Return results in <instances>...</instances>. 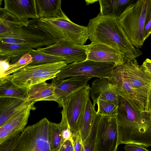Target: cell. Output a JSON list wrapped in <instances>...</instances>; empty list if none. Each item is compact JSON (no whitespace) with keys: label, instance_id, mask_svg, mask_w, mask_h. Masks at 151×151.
Here are the masks:
<instances>
[{"label":"cell","instance_id":"12","mask_svg":"<svg viewBox=\"0 0 151 151\" xmlns=\"http://www.w3.org/2000/svg\"><path fill=\"white\" fill-rule=\"evenodd\" d=\"M92 78L86 76H75L67 79H52L51 84L54 88L55 93L58 106H63L64 101L73 93L87 84Z\"/></svg>","mask_w":151,"mask_h":151},{"label":"cell","instance_id":"8","mask_svg":"<svg viewBox=\"0 0 151 151\" xmlns=\"http://www.w3.org/2000/svg\"><path fill=\"white\" fill-rule=\"evenodd\" d=\"M98 114L99 120L95 151H117L119 145L116 116Z\"/></svg>","mask_w":151,"mask_h":151},{"label":"cell","instance_id":"26","mask_svg":"<svg viewBox=\"0 0 151 151\" xmlns=\"http://www.w3.org/2000/svg\"><path fill=\"white\" fill-rule=\"evenodd\" d=\"M98 120V115L96 113L90 132L86 139L82 142L81 151H95Z\"/></svg>","mask_w":151,"mask_h":151},{"label":"cell","instance_id":"2","mask_svg":"<svg viewBox=\"0 0 151 151\" xmlns=\"http://www.w3.org/2000/svg\"><path fill=\"white\" fill-rule=\"evenodd\" d=\"M88 39L102 43L121 52L125 58L135 59L142 54L132 44L119 18L102 15L99 13L90 19L87 25Z\"/></svg>","mask_w":151,"mask_h":151},{"label":"cell","instance_id":"15","mask_svg":"<svg viewBox=\"0 0 151 151\" xmlns=\"http://www.w3.org/2000/svg\"><path fill=\"white\" fill-rule=\"evenodd\" d=\"M3 9L19 21L38 19L35 0H4Z\"/></svg>","mask_w":151,"mask_h":151},{"label":"cell","instance_id":"7","mask_svg":"<svg viewBox=\"0 0 151 151\" xmlns=\"http://www.w3.org/2000/svg\"><path fill=\"white\" fill-rule=\"evenodd\" d=\"M91 88L89 85L74 92L63 102L70 130L74 135L79 132L80 126L87 101Z\"/></svg>","mask_w":151,"mask_h":151},{"label":"cell","instance_id":"34","mask_svg":"<svg viewBox=\"0 0 151 151\" xmlns=\"http://www.w3.org/2000/svg\"><path fill=\"white\" fill-rule=\"evenodd\" d=\"M74 149L75 151H81L82 141L79 132L73 135L72 138Z\"/></svg>","mask_w":151,"mask_h":151},{"label":"cell","instance_id":"6","mask_svg":"<svg viewBox=\"0 0 151 151\" xmlns=\"http://www.w3.org/2000/svg\"><path fill=\"white\" fill-rule=\"evenodd\" d=\"M117 65L114 63L85 60L67 65L56 75L58 80L75 76H86L110 79Z\"/></svg>","mask_w":151,"mask_h":151},{"label":"cell","instance_id":"30","mask_svg":"<svg viewBox=\"0 0 151 151\" xmlns=\"http://www.w3.org/2000/svg\"><path fill=\"white\" fill-rule=\"evenodd\" d=\"M62 118L60 122V126L61 136V145L66 140H72L73 134L70 130L66 115L65 109L61 112Z\"/></svg>","mask_w":151,"mask_h":151},{"label":"cell","instance_id":"38","mask_svg":"<svg viewBox=\"0 0 151 151\" xmlns=\"http://www.w3.org/2000/svg\"><path fill=\"white\" fill-rule=\"evenodd\" d=\"M0 42L9 44H23L27 43L23 40L13 38L0 39Z\"/></svg>","mask_w":151,"mask_h":151},{"label":"cell","instance_id":"9","mask_svg":"<svg viewBox=\"0 0 151 151\" xmlns=\"http://www.w3.org/2000/svg\"><path fill=\"white\" fill-rule=\"evenodd\" d=\"M67 65L64 61L28 65L19 70L4 78H6L19 87L28 88L32 85L41 83V78L45 71L58 68H63Z\"/></svg>","mask_w":151,"mask_h":151},{"label":"cell","instance_id":"10","mask_svg":"<svg viewBox=\"0 0 151 151\" xmlns=\"http://www.w3.org/2000/svg\"><path fill=\"white\" fill-rule=\"evenodd\" d=\"M37 50L63 58L67 64L86 60V51L81 46L62 41H58L48 46L36 49Z\"/></svg>","mask_w":151,"mask_h":151},{"label":"cell","instance_id":"1","mask_svg":"<svg viewBox=\"0 0 151 151\" xmlns=\"http://www.w3.org/2000/svg\"><path fill=\"white\" fill-rule=\"evenodd\" d=\"M110 79L119 96L136 111L145 113L151 84V60L146 59L140 65L136 59L124 58V63L114 68Z\"/></svg>","mask_w":151,"mask_h":151},{"label":"cell","instance_id":"28","mask_svg":"<svg viewBox=\"0 0 151 151\" xmlns=\"http://www.w3.org/2000/svg\"><path fill=\"white\" fill-rule=\"evenodd\" d=\"M50 137L51 151H59L61 146V136L59 123H52Z\"/></svg>","mask_w":151,"mask_h":151},{"label":"cell","instance_id":"29","mask_svg":"<svg viewBox=\"0 0 151 151\" xmlns=\"http://www.w3.org/2000/svg\"><path fill=\"white\" fill-rule=\"evenodd\" d=\"M32 61V57L29 54H25L21 57L17 61L11 65L7 70L0 78L5 77L12 74L29 65Z\"/></svg>","mask_w":151,"mask_h":151},{"label":"cell","instance_id":"20","mask_svg":"<svg viewBox=\"0 0 151 151\" xmlns=\"http://www.w3.org/2000/svg\"><path fill=\"white\" fill-rule=\"evenodd\" d=\"M39 19L63 17L66 15L61 8V0H35Z\"/></svg>","mask_w":151,"mask_h":151},{"label":"cell","instance_id":"19","mask_svg":"<svg viewBox=\"0 0 151 151\" xmlns=\"http://www.w3.org/2000/svg\"><path fill=\"white\" fill-rule=\"evenodd\" d=\"M43 101L57 102L54 88L51 83L44 81L32 85L28 88L26 101L36 102Z\"/></svg>","mask_w":151,"mask_h":151},{"label":"cell","instance_id":"31","mask_svg":"<svg viewBox=\"0 0 151 151\" xmlns=\"http://www.w3.org/2000/svg\"><path fill=\"white\" fill-rule=\"evenodd\" d=\"M151 34V0H149L146 15L144 30V37L145 40Z\"/></svg>","mask_w":151,"mask_h":151},{"label":"cell","instance_id":"37","mask_svg":"<svg viewBox=\"0 0 151 151\" xmlns=\"http://www.w3.org/2000/svg\"><path fill=\"white\" fill-rule=\"evenodd\" d=\"M59 151H75L72 140L65 141L61 146Z\"/></svg>","mask_w":151,"mask_h":151},{"label":"cell","instance_id":"23","mask_svg":"<svg viewBox=\"0 0 151 151\" xmlns=\"http://www.w3.org/2000/svg\"><path fill=\"white\" fill-rule=\"evenodd\" d=\"M33 49L27 43L9 44L0 42V57H6L11 59L29 54Z\"/></svg>","mask_w":151,"mask_h":151},{"label":"cell","instance_id":"33","mask_svg":"<svg viewBox=\"0 0 151 151\" xmlns=\"http://www.w3.org/2000/svg\"><path fill=\"white\" fill-rule=\"evenodd\" d=\"M0 57V78L2 77L4 72L9 68L11 65L9 61L11 59L8 57Z\"/></svg>","mask_w":151,"mask_h":151},{"label":"cell","instance_id":"13","mask_svg":"<svg viewBox=\"0 0 151 151\" xmlns=\"http://www.w3.org/2000/svg\"><path fill=\"white\" fill-rule=\"evenodd\" d=\"M21 39L32 48L37 49L50 46L58 41L50 34L40 29L35 19L29 20L28 25L22 28Z\"/></svg>","mask_w":151,"mask_h":151},{"label":"cell","instance_id":"17","mask_svg":"<svg viewBox=\"0 0 151 151\" xmlns=\"http://www.w3.org/2000/svg\"><path fill=\"white\" fill-rule=\"evenodd\" d=\"M0 39H21L22 28L28 25L29 20L27 22H20L8 13L3 8L0 7Z\"/></svg>","mask_w":151,"mask_h":151},{"label":"cell","instance_id":"3","mask_svg":"<svg viewBox=\"0 0 151 151\" xmlns=\"http://www.w3.org/2000/svg\"><path fill=\"white\" fill-rule=\"evenodd\" d=\"M35 20L40 29L58 41L82 46L88 39L87 27L74 23L66 15L57 18L36 19Z\"/></svg>","mask_w":151,"mask_h":151},{"label":"cell","instance_id":"14","mask_svg":"<svg viewBox=\"0 0 151 151\" xmlns=\"http://www.w3.org/2000/svg\"><path fill=\"white\" fill-rule=\"evenodd\" d=\"M33 103L14 115L0 126V144L21 133L25 128L31 110L35 109Z\"/></svg>","mask_w":151,"mask_h":151},{"label":"cell","instance_id":"4","mask_svg":"<svg viewBox=\"0 0 151 151\" xmlns=\"http://www.w3.org/2000/svg\"><path fill=\"white\" fill-rule=\"evenodd\" d=\"M149 0H138L131 4L119 17L122 26L132 44L141 48L145 41L144 30Z\"/></svg>","mask_w":151,"mask_h":151},{"label":"cell","instance_id":"16","mask_svg":"<svg viewBox=\"0 0 151 151\" xmlns=\"http://www.w3.org/2000/svg\"><path fill=\"white\" fill-rule=\"evenodd\" d=\"M90 96L94 107L98 100H101L119 104V96L114 89L110 79L106 78L96 79L92 83Z\"/></svg>","mask_w":151,"mask_h":151},{"label":"cell","instance_id":"22","mask_svg":"<svg viewBox=\"0 0 151 151\" xmlns=\"http://www.w3.org/2000/svg\"><path fill=\"white\" fill-rule=\"evenodd\" d=\"M28 90V88L16 86L6 78H0V97L19 98L26 101Z\"/></svg>","mask_w":151,"mask_h":151},{"label":"cell","instance_id":"18","mask_svg":"<svg viewBox=\"0 0 151 151\" xmlns=\"http://www.w3.org/2000/svg\"><path fill=\"white\" fill-rule=\"evenodd\" d=\"M34 102L19 98L0 97V126Z\"/></svg>","mask_w":151,"mask_h":151},{"label":"cell","instance_id":"11","mask_svg":"<svg viewBox=\"0 0 151 151\" xmlns=\"http://www.w3.org/2000/svg\"><path fill=\"white\" fill-rule=\"evenodd\" d=\"M81 46L86 50V60L114 63L117 65L124 62L125 58L121 52L104 44L91 42Z\"/></svg>","mask_w":151,"mask_h":151},{"label":"cell","instance_id":"35","mask_svg":"<svg viewBox=\"0 0 151 151\" xmlns=\"http://www.w3.org/2000/svg\"><path fill=\"white\" fill-rule=\"evenodd\" d=\"M145 113L151 119V84L146 101Z\"/></svg>","mask_w":151,"mask_h":151},{"label":"cell","instance_id":"25","mask_svg":"<svg viewBox=\"0 0 151 151\" xmlns=\"http://www.w3.org/2000/svg\"><path fill=\"white\" fill-rule=\"evenodd\" d=\"M32 57L29 65H36L64 61L61 57L32 49L29 53Z\"/></svg>","mask_w":151,"mask_h":151},{"label":"cell","instance_id":"32","mask_svg":"<svg viewBox=\"0 0 151 151\" xmlns=\"http://www.w3.org/2000/svg\"><path fill=\"white\" fill-rule=\"evenodd\" d=\"M21 133L0 144V151H13L15 143Z\"/></svg>","mask_w":151,"mask_h":151},{"label":"cell","instance_id":"36","mask_svg":"<svg viewBox=\"0 0 151 151\" xmlns=\"http://www.w3.org/2000/svg\"><path fill=\"white\" fill-rule=\"evenodd\" d=\"M124 148L126 151H150L144 147L134 144H126Z\"/></svg>","mask_w":151,"mask_h":151},{"label":"cell","instance_id":"5","mask_svg":"<svg viewBox=\"0 0 151 151\" xmlns=\"http://www.w3.org/2000/svg\"><path fill=\"white\" fill-rule=\"evenodd\" d=\"M52 122L44 118L22 131L13 151H51L50 132Z\"/></svg>","mask_w":151,"mask_h":151},{"label":"cell","instance_id":"27","mask_svg":"<svg viewBox=\"0 0 151 151\" xmlns=\"http://www.w3.org/2000/svg\"><path fill=\"white\" fill-rule=\"evenodd\" d=\"M96 104L98 107L97 114L109 116H116L119 106L101 100H98Z\"/></svg>","mask_w":151,"mask_h":151},{"label":"cell","instance_id":"21","mask_svg":"<svg viewBox=\"0 0 151 151\" xmlns=\"http://www.w3.org/2000/svg\"><path fill=\"white\" fill-rule=\"evenodd\" d=\"M135 0H99L100 13L104 16L119 18Z\"/></svg>","mask_w":151,"mask_h":151},{"label":"cell","instance_id":"24","mask_svg":"<svg viewBox=\"0 0 151 151\" xmlns=\"http://www.w3.org/2000/svg\"><path fill=\"white\" fill-rule=\"evenodd\" d=\"M96 113L95 107L89 99L87 101L80 126L79 132L82 142L86 139L90 132L93 120Z\"/></svg>","mask_w":151,"mask_h":151}]
</instances>
